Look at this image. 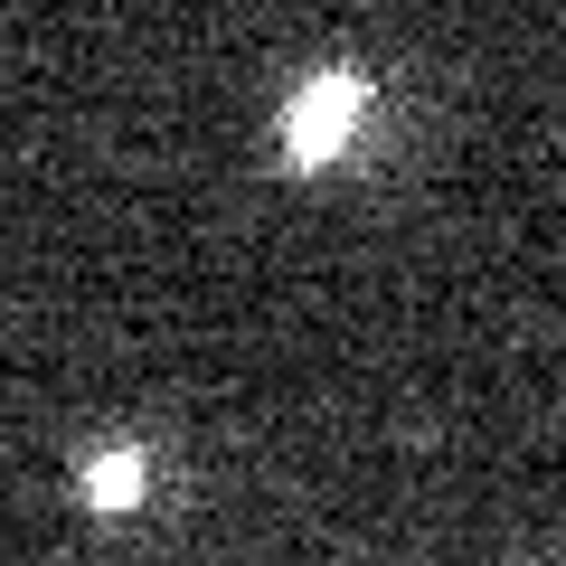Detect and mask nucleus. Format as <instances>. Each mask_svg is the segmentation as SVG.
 <instances>
[{
	"label": "nucleus",
	"mask_w": 566,
	"mask_h": 566,
	"mask_svg": "<svg viewBox=\"0 0 566 566\" xmlns=\"http://www.w3.org/2000/svg\"><path fill=\"white\" fill-rule=\"evenodd\" d=\"M359 133H368V76H359V66H322V76H303L293 95H283V123H274L283 170H331V161H349Z\"/></svg>",
	"instance_id": "obj_1"
},
{
	"label": "nucleus",
	"mask_w": 566,
	"mask_h": 566,
	"mask_svg": "<svg viewBox=\"0 0 566 566\" xmlns=\"http://www.w3.org/2000/svg\"><path fill=\"white\" fill-rule=\"evenodd\" d=\"M76 501L104 510V520L142 510V501H151V453H142V444H95V453H85V472H76Z\"/></svg>",
	"instance_id": "obj_2"
}]
</instances>
